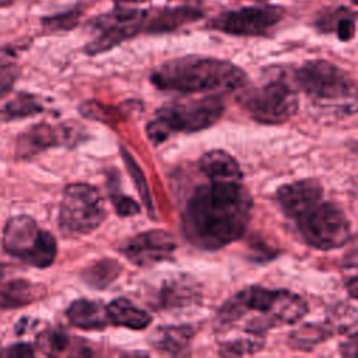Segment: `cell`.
<instances>
[{
    "label": "cell",
    "mask_w": 358,
    "mask_h": 358,
    "mask_svg": "<svg viewBox=\"0 0 358 358\" xmlns=\"http://www.w3.org/2000/svg\"><path fill=\"white\" fill-rule=\"evenodd\" d=\"M252 207V197L239 180H210L187 200L182 217L183 232L199 249H221L243 235Z\"/></svg>",
    "instance_id": "obj_1"
},
{
    "label": "cell",
    "mask_w": 358,
    "mask_h": 358,
    "mask_svg": "<svg viewBox=\"0 0 358 358\" xmlns=\"http://www.w3.org/2000/svg\"><path fill=\"white\" fill-rule=\"evenodd\" d=\"M306 312V302L296 294L250 285L224 303L218 312V319L224 324H232L243 315L253 313L250 319L245 320L242 329L249 334L263 336L273 326L296 323Z\"/></svg>",
    "instance_id": "obj_2"
},
{
    "label": "cell",
    "mask_w": 358,
    "mask_h": 358,
    "mask_svg": "<svg viewBox=\"0 0 358 358\" xmlns=\"http://www.w3.org/2000/svg\"><path fill=\"white\" fill-rule=\"evenodd\" d=\"M246 73L228 60L182 56L168 60L151 73V83L162 91H231L246 85Z\"/></svg>",
    "instance_id": "obj_3"
},
{
    "label": "cell",
    "mask_w": 358,
    "mask_h": 358,
    "mask_svg": "<svg viewBox=\"0 0 358 358\" xmlns=\"http://www.w3.org/2000/svg\"><path fill=\"white\" fill-rule=\"evenodd\" d=\"M294 80L317 110L337 117L358 112V83L334 63L305 62L296 69Z\"/></svg>",
    "instance_id": "obj_4"
},
{
    "label": "cell",
    "mask_w": 358,
    "mask_h": 358,
    "mask_svg": "<svg viewBox=\"0 0 358 358\" xmlns=\"http://www.w3.org/2000/svg\"><path fill=\"white\" fill-rule=\"evenodd\" d=\"M225 105L220 95L176 99L158 109L157 116L147 126L148 138L158 144L171 133H194L213 126L224 113Z\"/></svg>",
    "instance_id": "obj_5"
},
{
    "label": "cell",
    "mask_w": 358,
    "mask_h": 358,
    "mask_svg": "<svg viewBox=\"0 0 358 358\" xmlns=\"http://www.w3.org/2000/svg\"><path fill=\"white\" fill-rule=\"evenodd\" d=\"M3 248L8 255L38 268L52 266L57 255L55 236L25 214L11 217L6 222Z\"/></svg>",
    "instance_id": "obj_6"
},
{
    "label": "cell",
    "mask_w": 358,
    "mask_h": 358,
    "mask_svg": "<svg viewBox=\"0 0 358 358\" xmlns=\"http://www.w3.org/2000/svg\"><path fill=\"white\" fill-rule=\"evenodd\" d=\"M239 103L249 116L263 124L288 122L298 109V90L285 78L273 77L260 85L243 90Z\"/></svg>",
    "instance_id": "obj_7"
},
{
    "label": "cell",
    "mask_w": 358,
    "mask_h": 358,
    "mask_svg": "<svg viewBox=\"0 0 358 358\" xmlns=\"http://www.w3.org/2000/svg\"><path fill=\"white\" fill-rule=\"evenodd\" d=\"M105 218L106 208L95 186L88 183L66 186L59 210V227L64 234H91Z\"/></svg>",
    "instance_id": "obj_8"
},
{
    "label": "cell",
    "mask_w": 358,
    "mask_h": 358,
    "mask_svg": "<svg viewBox=\"0 0 358 358\" xmlns=\"http://www.w3.org/2000/svg\"><path fill=\"white\" fill-rule=\"evenodd\" d=\"M295 222L303 241L320 250L341 248L350 239L348 218L338 206L330 201L320 200L296 217Z\"/></svg>",
    "instance_id": "obj_9"
},
{
    "label": "cell",
    "mask_w": 358,
    "mask_h": 358,
    "mask_svg": "<svg viewBox=\"0 0 358 358\" xmlns=\"http://www.w3.org/2000/svg\"><path fill=\"white\" fill-rule=\"evenodd\" d=\"M147 11L129 6H119L105 14L96 15L88 24L94 36L84 46V52L95 56L113 49L122 42L136 36L145 25Z\"/></svg>",
    "instance_id": "obj_10"
},
{
    "label": "cell",
    "mask_w": 358,
    "mask_h": 358,
    "mask_svg": "<svg viewBox=\"0 0 358 358\" xmlns=\"http://www.w3.org/2000/svg\"><path fill=\"white\" fill-rule=\"evenodd\" d=\"M282 17L284 8L280 6H250L239 10L224 11L215 15L208 22V27L229 35L260 36L273 29Z\"/></svg>",
    "instance_id": "obj_11"
},
{
    "label": "cell",
    "mask_w": 358,
    "mask_h": 358,
    "mask_svg": "<svg viewBox=\"0 0 358 358\" xmlns=\"http://www.w3.org/2000/svg\"><path fill=\"white\" fill-rule=\"evenodd\" d=\"M176 249L173 236L164 229H151L130 238L122 248V253L133 264L150 267L169 259Z\"/></svg>",
    "instance_id": "obj_12"
},
{
    "label": "cell",
    "mask_w": 358,
    "mask_h": 358,
    "mask_svg": "<svg viewBox=\"0 0 358 358\" xmlns=\"http://www.w3.org/2000/svg\"><path fill=\"white\" fill-rule=\"evenodd\" d=\"M73 136V131L67 124H49L38 123L17 137L15 155L20 158L35 157L52 147L67 144Z\"/></svg>",
    "instance_id": "obj_13"
},
{
    "label": "cell",
    "mask_w": 358,
    "mask_h": 358,
    "mask_svg": "<svg viewBox=\"0 0 358 358\" xmlns=\"http://www.w3.org/2000/svg\"><path fill=\"white\" fill-rule=\"evenodd\" d=\"M275 200L285 215L295 220L323 200V187L316 179H301L278 187Z\"/></svg>",
    "instance_id": "obj_14"
},
{
    "label": "cell",
    "mask_w": 358,
    "mask_h": 358,
    "mask_svg": "<svg viewBox=\"0 0 358 358\" xmlns=\"http://www.w3.org/2000/svg\"><path fill=\"white\" fill-rule=\"evenodd\" d=\"M69 322L83 330H98L110 324L108 308L101 301L77 299L67 308Z\"/></svg>",
    "instance_id": "obj_15"
},
{
    "label": "cell",
    "mask_w": 358,
    "mask_h": 358,
    "mask_svg": "<svg viewBox=\"0 0 358 358\" xmlns=\"http://www.w3.org/2000/svg\"><path fill=\"white\" fill-rule=\"evenodd\" d=\"M203 17V11L197 7L179 6V7H166L158 11L151 18L147 17L144 29L151 34H162L175 31L186 24L194 22Z\"/></svg>",
    "instance_id": "obj_16"
},
{
    "label": "cell",
    "mask_w": 358,
    "mask_h": 358,
    "mask_svg": "<svg viewBox=\"0 0 358 358\" xmlns=\"http://www.w3.org/2000/svg\"><path fill=\"white\" fill-rule=\"evenodd\" d=\"M199 168L210 180H241L242 178L236 159L222 150H211L203 154Z\"/></svg>",
    "instance_id": "obj_17"
},
{
    "label": "cell",
    "mask_w": 358,
    "mask_h": 358,
    "mask_svg": "<svg viewBox=\"0 0 358 358\" xmlns=\"http://www.w3.org/2000/svg\"><path fill=\"white\" fill-rule=\"evenodd\" d=\"M192 338L193 330L187 326H164L152 333L151 344L162 352L183 355L190 348Z\"/></svg>",
    "instance_id": "obj_18"
},
{
    "label": "cell",
    "mask_w": 358,
    "mask_h": 358,
    "mask_svg": "<svg viewBox=\"0 0 358 358\" xmlns=\"http://www.w3.org/2000/svg\"><path fill=\"white\" fill-rule=\"evenodd\" d=\"M106 308L110 324L141 330L151 323V316L126 298H116Z\"/></svg>",
    "instance_id": "obj_19"
},
{
    "label": "cell",
    "mask_w": 358,
    "mask_h": 358,
    "mask_svg": "<svg viewBox=\"0 0 358 358\" xmlns=\"http://www.w3.org/2000/svg\"><path fill=\"white\" fill-rule=\"evenodd\" d=\"M43 110V106L39 103V101L31 95V94H17L8 98L3 105H0V120L8 122V120H17L24 119L36 113H41Z\"/></svg>",
    "instance_id": "obj_20"
},
{
    "label": "cell",
    "mask_w": 358,
    "mask_h": 358,
    "mask_svg": "<svg viewBox=\"0 0 358 358\" xmlns=\"http://www.w3.org/2000/svg\"><path fill=\"white\" fill-rule=\"evenodd\" d=\"M330 334H331V330L329 326L319 324V323H308L291 333L289 344L294 348L308 350L324 341L327 337H330Z\"/></svg>",
    "instance_id": "obj_21"
},
{
    "label": "cell",
    "mask_w": 358,
    "mask_h": 358,
    "mask_svg": "<svg viewBox=\"0 0 358 358\" xmlns=\"http://www.w3.org/2000/svg\"><path fill=\"white\" fill-rule=\"evenodd\" d=\"M120 271V266L113 260H99L90 266L84 273V278L88 284L103 288L112 282Z\"/></svg>",
    "instance_id": "obj_22"
},
{
    "label": "cell",
    "mask_w": 358,
    "mask_h": 358,
    "mask_svg": "<svg viewBox=\"0 0 358 358\" xmlns=\"http://www.w3.org/2000/svg\"><path fill=\"white\" fill-rule=\"evenodd\" d=\"M38 345L42 352L56 355L67 350L69 336L62 330H49L38 337Z\"/></svg>",
    "instance_id": "obj_23"
},
{
    "label": "cell",
    "mask_w": 358,
    "mask_h": 358,
    "mask_svg": "<svg viewBox=\"0 0 358 358\" xmlns=\"http://www.w3.org/2000/svg\"><path fill=\"white\" fill-rule=\"evenodd\" d=\"M122 155H123V161H124V164H126V166H127V171H129V173L131 175L133 182H134V185H136V187H137V190H138V193H140V196H141L144 204L147 206L148 211L152 213L151 196H150L148 186H147V182H145V179H144V175H143L141 169L138 168V165L136 164V161L131 158V155H130L124 148H122Z\"/></svg>",
    "instance_id": "obj_24"
},
{
    "label": "cell",
    "mask_w": 358,
    "mask_h": 358,
    "mask_svg": "<svg viewBox=\"0 0 358 358\" xmlns=\"http://www.w3.org/2000/svg\"><path fill=\"white\" fill-rule=\"evenodd\" d=\"M80 15H81V11L78 8H73L60 14L45 17L42 18L41 22L43 28L48 31H69L77 25Z\"/></svg>",
    "instance_id": "obj_25"
},
{
    "label": "cell",
    "mask_w": 358,
    "mask_h": 358,
    "mask_svg": "<svg viewBox=\"0 0 358 358\" xmlns=\"http://www.w3.org/2000/svg\"><path fill=\"white\" fill-rule=\"evenodd\" d=\"M20 76V69L11 62L0 60V98L6 96Z\"/></svg>",
    "instance_id": "obj_26"
},
{
    "label": "cell",
    "mask_w": 358,
    "mask_h": 358,
    "mask_svg": "<svg viewBox=\"0 0 358 358\" xmlns=\"http://www.w3.org/2000/svg\"><path fill=\"white\" fill-rule=\"evenodd\" d=\"M344 285L351 298L358 299V262L351 260L344 267Z\"/></svg>",
    "instance_id": "obj_27"
},
{
    "label": "cell",
    "mask_w": 358,
    "mask_h": 358,
    "mask_svg": "<svg viewBox=\"0 0 358 358\" xmlns=\"http://www.w3.org/2000/svg\"><path fill=\"white\" fill-rule=\"evenodd\" d=\"M112 201H113V206L119 215L129 217V215H136L140 213V206L133 199H130L127 196L113 194Z\"/></svg>",
    "instance_id": "obj_28"
},
{
    "label": "cell",
    "mask_w": 358,
    "mask_h": 358,
    "mask_svg": "<svg viewBox=\"0 0 358 358\" xmlns=\"http://www.w3.org/2000/svg\"><path fill=\"white\" fill-rule=\"evenodd\" d=\"M334 29H336L340 41H350L354 36V31H355L354 20L348 15H345V17L341 15L337 18Z\"/></svg>",
    "instance_id": "obj_29"
},
{
    "label": "cell",
    "mask_w": 358,
    "mask_h": 358,
    "mask_svg": "<svg viewBox=\"0 0 358 358\" xmlns=\"http://www.w3.org/2000/svg\"><path fill=\"white\" fill-rule=\"evenodd\" d=\"M340 352L344 357H358V334L351 336L340 344Z\"/></svg>",
    "instance_id": "obj_30"
},
{
    "label": "cell",
    "mask_w": 358,
    "mask_h": 358,
    "mask_svg": "<svg viewBox=\"0 0 358 358\" xmlns=\"http://www.w3.org/2000/svg\"><path fill=\"white\" fill-rule=\"evenodd\" d=\"M6 354L11 355V357H27V355L34 354V348L29 344H15V345L10 347L6 351Z\"/></svg>",
    "instance_id": "obj_31"
},
{
    "label": "cell",
    "mask_w": 358,
    "mask_h": 358,
    "mask_svg": "<svg viewBox=\"0 0 358 358\" xmlns=\"http://www.w3.org/2000/svg\"><path fill=\"white\" fill-rule=\"evenodd\" d=\"M116 4L119 6H129V4H143V3H148L150 0H113Z\"/></svg>",
    "instance_id": "obj_32"
},
{
    "label": "cell",
    "mask_w": 358,
    "mask_h": 358,
    "mask_svg": "<svg viewBox=\"0 0 358 358\" xmlns=\"http://www.w3.org/2000/svg\"><path fill=\"white\" fill-rule=\"evenodd\" d=\"M15 0H0V8H6L10 7Z\"/></svg>",
    "instance_id": "obj_33"
},
{
    "label": "cell",
    "mask_w": 358,
    "mask_h": 358,
    "mask_svg": "<svg viewBox=\"0 0 358 358\" xmlns=\"http://www.w3.org/2000/svg\"><path fill=\"white\" fill-rule=\"evenodd\" d=\"M6 308H8V305H7V302H6V299L1 296V294H0V309H6Z\"/></svg>",
    "instance_id": "obj_34"
},
{
    "label": "cell",
    "mask_w": 358,
    "mask_h": 358,
    "mask_svg": "<svg viewBox=\"0 0 358 358\" xmlns=\"http://www.w3.org/2000/svg\"><path fill=\"white\" fill-rule=\"evenodd\" d=\"M3 277H4V268H3V266L0 264V281L3 280Z\"/></svg>",
    "instance_id": "obj_35"
},
{
    "label": "cell",
    "mask_w": 358,
    "mask_h": 358,
    "mask_svg": "<svg viewBox=\"0 0 358 358\" xmlns=\"http://www.w3.org/2000/svg\"><path fill=\"white\" fill-rule=\"evenodd\" d=\"M255 1H262V0H255Z\"/></svg>",
    "instance_id": "obj_36"
}]
</instances>
